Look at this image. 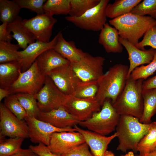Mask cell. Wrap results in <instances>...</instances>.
<instances>
[{
    "label": "cell",
    "instance_id": "bcb514c9",
    "mask_svg": "<svg viewBox=\"0 0 156 156\" xmlns=\"http://www.w3.org/2000/svg\"><path fill=\"white\" fill-rule=\"evenodd\" d=\"M135 156H156V152L153 151L149 153L143 155L139 154L136 155Z\"/></svg>",
    "mask_w": 156,
    "mask_h": 156
},
{
    "label": "cell",
    "instance_id": "7c38bea8",
    "mask_svg": "<svg viewBox=\"0 0 156 156\" xmlns=\"http://www.w3.org/2000/svg\"><path fill=\"white\" fill-rule=\"evenodd\" d=\"M101 107L95 97L81 99L70 95L67 96L62 107L79 122L86 120L99 111Z\"/></svg>",
    "mask_w": 156,
    "mask_h": 156
},
{
    "label": "cell",
    "instance_id": "e0dca14e",
    "mask_svg": "<svg viewBox=\"0 0 156 156\" xmlns=\"http://www.w3.org/2000/svg\"><path fill=\"white\" fill-rule=\"evenodd\" d=\"M119 40L126 49L128 55L130 64L127 78L135 68L144 64H148L153 60L155 49L151 48L148 50H141L127 40L119 37Z\"/></svg>",
    "mask_w": 156,
    "mask_h": 156
},
{
    "label": "cell",
    "instance_id": "836d02e7",
    "mask_svg": "<svg viewBox=\"0 0 156 156\" xmlns=\"http://www.w3.org/2000/svg\"><path fill=\"white\" fill-rule=\"evenodd\" d=\"M100 0H70L71 8L69 16L78 17L96 6Z\"/></svg>",
    "mask_w": 156,
    "mask_h": 156
},
{
    "label": "cell",
    "instance_id": "d6986e66",
    "mask_svg": "<svg viewBox=\"0 0 156 156\" xmlns=\"http://www.w3.org/2000/svg\"><path fill=\"white\" fill-rule=\"evenodd\" d=\"M58 128L72 127L78 124L79 121L62 107L48 112L40 111L37 118Z\"/></svg>",
    "mask_w": 156,
    "mask_h": 156
},
{
    "label": "cell",
    "instance_id": "b9f144b4",
    "mask_svg": "<svg viewBox=\"0 0 156 156\" xmlns=\"http://www.w3.org/2000/svg\"><path fill=\"white\" fill-rule=\"evenodd\" d=\"M7 25L3 23L0 25V42H11L13 39L11 32L7 28Z\"/></svg>",
    "mask_w": 156,
    "mask_h": 156
},
{
    "label": "cell",
    "instance_id": "ba28073f",
    "mask_svg": "<svg viewBox=\"0 0 156 156\" xmlns=\"http://www.w3.org/2000/svg\"><path fill=\"white\" fill-rule=\"evenodd\" d=\"M105 59L101 56H93L85 52L79 61L70 63L73 70L81 81H97L104 74L103 66Z\"/></svg>",
    "mask_w": 156,
    "mask_h": 156
},
{
    "label": "cell",
    "instance_id": "83f0119b",
    "mask_svg": "<svg viewBox=\"0 0 156 156\" xmlns=\"http://www.w3.org/2000/svg\"><path fill=\"white\" fill-rule=\"evenodd\" d=\"M156 148V122L151 123L148 132L139 142L137 151L139 154L144 155L153 152Z\"/></svg>",
    "mask_w": 156,
    "mask_h": 156
},
{
    "label": "cell",
    "instance_id": "8d00e7d4",
    "mask_svg": "<svg viewBox=\"0 0 156 156\" xmlns=\"http://www.w3.org/2000/svg\"><path fill=\"white\" fill-rule=\"evenodd\" d=\"M156 71V50L153 60L146 65H142L135 68L130 76L133 79L144 80L153 75Z\"/></svg>",
    "mask_w": 156,
    "mask_h": 156
},
{
    "label": "cell",
    "instance_id": "9c48e42d",
    "mask_svg": "<svg viewBox=\"0 0 156 156\" xmlns=\"http://www.w3.org/2000/svg\"><path fill=\"white\" fill-rule=\"evenodd\" d=\"M29 130L25 120H21L10 111L3 103L0 104V139L29 138Z\"/></svg>",
    "mask_w": 156,
    "mask_h": 156
},
{
    "label": "cell",
    "instance_id": "f1b7e54d",
    "mask_svg": "<svg viewBox=\"0 0 156 156\" xmlns=\"http://www.w3.org/2000/svg\"><path fill=\"white\" fill-rule=\"evenodd\" d=\"M45 13L54 15L69 14L70 12V0H47L44 3Z\"/></svg>",
    "mask_w": 156,
    "mask_h": 156
},
{
    "label": "cell",
    "instance_id": "7402d4cb",
    "mask_svg": "<svg viewBox=\"0 0 156 156\" xmlns=\"http://www.w3.org/2000/svg\"><path fill=\"white\" fill-rule=\"evenodd\" d=\"M53 49L70 63L80 60L85 53L77 47L74 41L65 40L62 31L58 33L57 41Z\"/></svg>",
    "mask_w": 156,
    "mask_h": 156
},
{
    "label": "cell",
    "instance_id": "f35d334b",
    "mask_svg": "<svg viewBox=\"0 0 156 156\" xmlns=\"http://www.w3.org/2000/svg\"><path fill=\"white\" fill-rule=\"evenodd\" d=\"M149 46L156 50V25L149 28L144 34L143 39L135 46L138 49L145 50V47Z\"/></svg>",
    "mask_w": 156,
    "mask_h": 156
},
{
    "label": "cell",
    "instance_id": "d590c367",
    "mask_svg": "<svg viewBox=\"0 0 156 156\" xmlns=\"http://www.w3.org/2000/svg\"><path fill=\"white\" fill-rule=\"evenodd\" d=\"M140 16L148 15L156 20V0H144L131 11V12Z\"/></svg>",
    "mask_w": 156,
    "mask_h": 156
},
{
    "label": "cell",
    "instance_id": "ee69618b",
    "mask_svg": "<svg viewBox=\"0 0 156 156\" xmlns=\"http://www.w3.org/2000/svg\"><path fill=\"white\" fill-rule=\"evenodd\" d=\"M10 156H36V155L29 148L22 149L18 153Z\"/></svg>",
    "mask_w": 156,
    "mask_h": 156
},
{
    "label": "cell",
    "instance_id": "4316f807",
    "mask_svg": "<svg viewBox=\"0 0 156 156\" xmlns=\"http://www.w3.org/2000/svg\"><path fill=\"white\" fill-rule=\"evenodd\" d=\"M21 9L14 0H0V20L2 23H12L18 18Z\"/></svg>",
    "mask_w": 156,
    "mask_h": 156
},
{
    "label": "cell",
    "instance_id": "60d3db41",
    "mask_svg": "<svg viewBox=\"0 0 156 156\" xmlns=\"http://www.w3.org/2000/svg\"><path fill=\"white\" fill-rule=\"evenodd\" d=\"M29 148L38 156H62L52 152L48 146L42 143L35 146L30 145Z\"/></svg>",
    "mask_w": 156,
    "mask_h": 156
},
{
    "label": "cell",
    "instance_id": "5bb4252c",
    "mask_svg": "<svg viewBox=\"0 0 156 156\" xmlns=\"http://www.w3.org/2000/svg\"><path fill=\"white\" fill-rule=\"evenodd\" d=\"M47 75L66 96L72 95L78 83L81 81L70 64L55 68L49 72Z\"/></svg>",
    "mask_w": 156,
    "mask_h": 156
},
{
    "label": "cell",
    "instance_id": "d4e9b609",
    "mask_svg": "<svg viewBox=\"0 0 156 156\" xmlns=\"http://www.w3.org/2000/svg\"><path fill=\"white\" fill-rule=\"evenodd\" d=\"M22 20L19 16L15 21L8 24L7 27L12 33L13 38L17 41L20 48L23 50L28 45L34 42L35 40L31 33L21 25L20 22Z\"/></svg>",
    "mask_w": 156,
    "mask_h": 156
},
{
    "label": "cell",
    "instance_id": "277c9868",
    "mask_svg": "<svg viewBox=\"0 0 156 156\" xmlns=\"http://www.w3.org/2000/svg\"><path fill=\"white\" fill-rule=\"evenodd\" d=\"M150 127L151 123H142L134 116L120 115L116 129L119 140L117 150L123 152L129 150L137 152L139 142L148 132Z\"/></svg>",
    "mask_w": 156,
    "mask_h": 156
},
{
    "label": "cell",
    "instance_id": "4dcf8cb0",
    "mask_svg": "<svg viewBox=\"0 0 156 156\" xmlns=\"http://www.w3.org/2000/svg\"><path fill=\"white\" fill-rule=\"evenodd\" d=\"M24 139L20 137L0 139V156H10L19 152Z\"/></svg>",
    "mask_w": 156,
    "mask_h": 156
},
{
    "label": "cell",
    "instance_id": "ac0fdd59",
    "mask_svg": "<svg viewBox=\"0 0 156 156\" xmlns=\"http://www.w3.org/2000/svg\"><path fill=\"white\" fill-rule=\"evenodd\" d=\"M73 127L77 131L82 135L94 156H104L109 144L117 136L116 132L110 136H106L83 129L77 125H75Z\"/></svg>",
    "mask_w": 156,
    "mask_h": 156
},
{
    "label": "cell",
    "instance_id": "3957f363",
    "mask_svg": "<svg viewBox=\"0 0 156 156\" xmlns=\"http://www.w3.org/2000/svg\"><path fill=\"white\" fill-rule=\"evenodd\" d=\"M118 31L119 37L135 46L151 27L156 25V20L150 16H140L129 13L109 21Z\"/></svg>",
    "mask_w": 156,
    "mask_h": 156
},
{
    "label": "cell",
    "instance_id": "6da1fadb",
    "mask_svg": "<svg viewBox=\"0 0 156 156\" xmlns=\"http://www.w3.org/2000/svg\"><path fill=\"white\" fill-rule=\"evenodd\" d=\"M129 67L122 64H117L109 68L97 80L99 87L95 97L102 107L107 99L114 103L125 85Z\"/></svg>",
    "mask_w": 156,
    "mask_h": 156
},
{
    "label": "cell",
    "instance_id": "52a82bcc",
    "mask_svg": "<svg viewBox=\"0 0 156 156\" xmlns=\"http://www.w3.org/2000/svg\"><path fill=\"white\" fill-rule=\"evenodd\" d=\"M46 77L40 72L35 61L27 70L20 71L18 78L9 90L12 94L25 93L35 96L42 87Z\"/></svg>",
    "mask_w": 156,
    "mask_h": 156
},
{
    "label": "cell",
    "instance_id": "603a6c76",
    "mask_svg": "<svg viewBox=\"0 0 156 156\" xmlns=\"http://www.w3.org/2000/svg\"><path fill=\"white\" fill-rule=\"evenodd\" d=\"M20 71V66L17 61L1 63L0 88L9 90L18 78Z\"/></svg>",
    "mask_w": 156,
    "mask_h": 156
},
{
    "label": "cell",
    "instance_id": "f546056e",
    "mask_svg": "<svg viewBox=\"0 0 156 156\" xmlns=\"http://www.w3.org/2000/svg\"><path fill=\"white\" fill-rule=\"evenodd\" d=\"M97 81L84 82L80 81L72 95L79 98H95L98 89Z\"/></svg>",
    "mask_w": 156,
    "mask_h": 156
},
{
    "label": "cell",
    "instance_id": "74e56055",
    "mask_svg": "<svg viewBox=\"0 0 156 156\" xmlns=\"http://www.w3.org/2000/svg\"><path fill=\"white\" fill-rule=\"evenodd\" d=\"M21 8H26L36 13L37 15L45 13L43 5L46 0H14Z\"/></svg>",
    "mask_w": 156,
    "mask_h": 156
},
{
    "label": "cell",
    "instance_id": "9a60e30c",
    "mask_svg": "<svg viewBox=\"0 0 156 156\" xmlns=\"http://www.w3.org/2000/svg\"><path fill=\"white\" fill-rule=\"evenodd\" d=\"M85 142L83 136L78 132H55L51 135L48 146L52 152L61 155L72 147Z\"/></svg>",
    "mask_w": 156,
    "mask_h": 156
},
{
    "label": "cell",
    "instance_id": "e575fe53",
    "mask_svg": "<svg viewBox=\"0 0 156 156\" xmlns=\"http://www.w3.org/2000/svg\"><path fill=\"white\" fill-rule=\"evenodd\" d=\"M4 104L18 118L24 120L27 116L25 109L18 100L16 94H12L5 98Z\"/></svg>",
    "mask_w": 156,
    "mask_h": 156
},
{
    "label": "cell",
    "instance_id": "44dd1931",
    "mask_svg": "<svg viewBox=\"0 0 156 156\" xmlns=\"http://www.w3.org/2000/svg\"><path fill=\"white\" fill-rule=\"evenodd\" d=\"M118 31L105 23L100 31L98 42L107 53H120L122 52V45L119 42Z\"/></svg>",
    "mask_w": 156,
    "mask_h": 156
},
{
    "label": "cell",
    "instance_id": "f907efd6",
    "mask_svg": "<svg viewBox=\"0 0 156 156\" xmlns=\"http://www.w3.org/2000/svg\"><path fill=\"white\" fill-rule=\"evenodd\" d=\"M36 156H37V155H36Z\"/></svg>",
    "mask_w": 156,
    "mask_h": 156
},
{
    "label": "cell",
    "instance_id": "8fae6325",
    "mask_svg": "<svg viewBox=\"0 0 156 156\" xmlns=\"http://www.w3.org/2000/svg\"><path fill=\"white\" fill-rule=\"evenodd\" d=\"M57 21L53 16L44 13L30 19H23L20 25L36 40L48 42L50 41L52 29Z\"/></svg>",
    "mask_w": 156,
    "mask_h": 156
},
{
    "label": "cell",
    "instance_id": "ab89813d",
    "mask_svg": "<svg viewBox=\"0 0 156 156\" xmlns=\"http://www.w3.org/2000/svg\"><path fill=\"white\" fill-rule=\"evenodd\" d=\"M62 156H94L89 150V147L84 142L75 146L68 150Z\"/></svg>",
    "mask_w": 156,
    "mask_h": 156
},
{
    "label": "cell",
    "instance_id": "7dc6e473",
    "mask_svg": "<svg viewBox=\"0 0 156 156\" xmlns=\"http://www.w3.org/2000/svg\"><path fill=\"white\" fill-rule=\"evenodd\" d=\"M104 156H115L114 154L111 151L107 150Z\"/></svg>",
    "mask_w": 156,
    "mask_h": 156
},
{
    "label": "cell",
    "instance_id": "1f68e13d",
    "mask_svg": "<svg viewBox=\"0 0 156 156\" xmlns=\"http://www.w3.org/2000/svg\"><path fill=\"white\" fill-rule=\"evenodd\" d=\"M16 94L27 116L37 118L40 111L35 96L25 93Z\"/></svg>",
    "mask_w": 156,
    "mask_h": 156
},
{
    "label": "cell",
    "instance_id": "7bdbcfd3",
    "mask_svg": "<svg viewBox=\"0 0 156 156\" xmlns=\"http://www.w3.org/2000/svg\"><path fill=\"white\" fill-rule=\"evenodd\" d=\"M143 89H156V75L153 77L144 80L142 84Z\"/></svg>",
    "mask_w": 156,
    "mask_h": 156
},
{
    "label": "cell",
    "instance_id": "f6af8a7d",
    "mask_svg": "<svg viewBox=\"0 0 156 156\" xmlns=\"http://www.w3.org/2000/svg\"><path fill=\"white\" fill-rule=\"evenodd\" d=\"M12 94L10 90L0 88V101L4 98H5Z\"/></svg>",
    "mask_w": 156,
    "mask_h": 156
},
{
    "label": "cell",
    "instance_id": "d6a6232c",
    "mask_svg": "<svg viewBox=\"0 0 156 156\" xmlns=\"http://www.w3.org/2000/svg\"><path fill=\"white\" fill-rule=\"evenodd\" d=\"M18 44L11 42H0V63L18 61L19 56L18 51L20 48Z\"/></svg>",
    "mask_w": 156,
    "mask_h": 156
},
{
    "label": "cell",
    "instance_id": "4fadbf2b",
    "mask_svg": "<svg viewBox=\"0 0 156 156\" xmlns=\"http://www.w3.org/2000/svg\"><path fill=\"white\" fill-rule=\"evenodd\" d=\"M28 126L29 138L34 144L42 143L48 146L52 134L55 132L76 131L74 128L56 127L35 117L27 116L24 119Z\"/></svg>",
    "mask_w": 156,
    "mask_h": 156
},
{
    "label": "cell",
    "instance_id": "2e32d148",
    "mask_svg": "<svg viewBox=\"0 0 156 156\" xmlns=\"http://www.w3.org/2000/svg\"><path fill=\"white\" fill-rule=\"evenodd\" d=\"M58 33L49 42H45L36 40L29 44L24 50L18 51L19 59L21 72L28 69L37 58L45 51L53 49L57 41Z\"/></svg>",
    "mask_w": 156,
    "mask_h": 156
},
{
    "label": "cell",
    "instance_id": "c3c4849f",
    "mask_svg": "<svg viewBox=\"0 0 156 156\" xmlns=\"http://www.w3.org/2000/svg\"><path fill=\"white\" fill-rule=\"evenodd\" d=\"M122 156H134V152L133 151H130L128 152L125 155Z\"/></svg>",
    "mask_w": 156,
    "mask_h": 156
},
{
    "label": "cell",
    "instance_id": "ffe728a7",
    "mask_svg": "<svg viewBox=\"0 0 156 156\" xmlns=\"http://www.w3.org/2000/svg\"><path fill=\"white\" fill-rule=\"evenodd\" d=\"M38 68L42 74L47 76L48 73L57 68L70 64V62L63 57L53 49H48L36 59Z\"/></svg>",
    "mask_w": 156,
    "mask_h": 156
},
{
    "label": "cell",
    "instance_id": "8992f818",
    "mask_svg": "<svg viewBox=\"0 0 156 156\" xmlns=\"http://www.w3.org/2000/svg\"><path fill=\"white\" fill-rule=\"evenodd\" d=\"M109 0H100L96 6L78 17H65L66 20L77 27L86 30L101 31L106 23V9Z\"/></svg>",
    "mask_w": 156,
    "mask_h": 156
},
{
    "label": "cell",
    "instance_id": "681fc988",
    "mask_svg": "<svg viewBox=\"0 0 156 156\" xmlns=\"http://www.w3.org/2000/svg\"><path fill=\"white\" fill-rule=\"evenodd\" d=\"M154 151L156 152V148H155Z\"/></svg>",
    "mask_w": 156,
    "mask_h": 156
},
{
    "label": "cell",
    "instance_id": "30bf717a",
    "mask_svg": "<svg viewBox=\"0 0 156 156\" xmlns=\"http://www.w3.org/2000/svg\"><path fill=\"white\" fill-rule=\"evenodd\" d=\"M66 96L47 75L42 87L35 95L40 111L44 112L62 107Z\"/></svg>",
    "mask_w": 156,
    "mask_h": 156
},
{
    "label": "cell",
    "instance_id": "484cf974",
    "mask_svg": "<svg viewBox=\"0 0 156 156\" xmlns=\"http://www.w3.org/2000/svg\"><path fill=\"white\" fill-rule=\"evenodd\" d=\"M141 0H116L108 3L105 12L107 17L114 19L130 13L132 10L142 1Z\"/></svg>",
    "mask_w": 156,
    "mask_h": 156
},
{
    "label": "cell",
    "instance_id": "7a4b0ae2",
    "mask_svg": "<svg viewBox=\"0 0 156 156\" xmlns=\"http://www.w3.org/2000/svg\"><path fill=\"white\" fill-rule=\"evenodd\" d=\"M144 80H135L130 76L127 78L122 92L112 104L120 115H127L138 118L143 110L142 84Z\"/></svg>",
    "mask_w": 156,
    "mask_h": 156
},
{
    "label": "cell",
    "instance_id": "5b68a950",
    "mask_svg": "<svg viewBox=\"0 0 156 156\" xmlns=\"http://www.w3.org/2000/svg\"><path fill=\"white\" fill-rule=\"evenodd\" d=\"M120 116L113 107L111 100L107 99L99 111L94 113L86 120L79 121L78 124L88 130L106 136L115 131Z\"/></svg>",
    "mask_w": 156,
    "mask_h": 156
},
{
    "label": "cell",
    "instance_id": "cb8c5ba5",
    "mask_svg": "<svg viewBox=\"0 0 156 156\" xmlns=\"http://www.w3.org/2000/svg\"><path fill=\"white\" fill-rule=\"evenodd\" d=\"M143 110L140 122L144 124L151 122L152 117L156 114V89H143Z\"/></svg>",
    "mask_w": 156,
    "mask_h": 156
}]
</instances>
